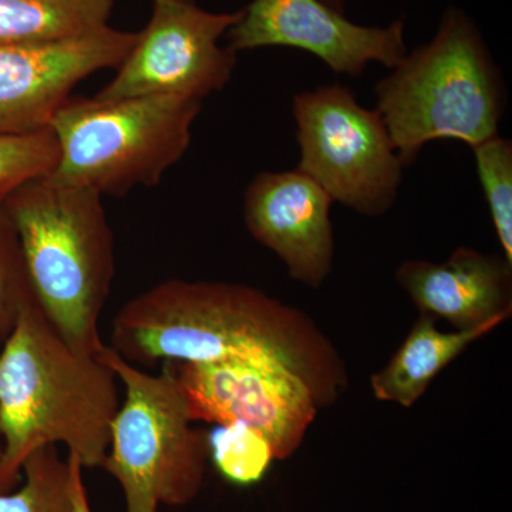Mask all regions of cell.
Wrapping results in <instances>:
<instances>
[{
	"instance_id": "cell-1",
	"label": "cell",
	"mask_w": 512,
	"mask_h": 512,
	"mask_svg": "<svg viewBox=\"0 0 512 512\" xmlns=\"http://www.w3.org/2000/svg\"><path fill=\"white\" fill-rule=\"evenodd\" d=\"M110 348L136 366L278 363L308 384L319 407L348 387V369L313 319L252 286L161 282L128 301L113 320Z\"/></svg>"
},
{
	"instance_id": "cell-2",
	"label": "cell",
	"mask_w": 512,
	"mask_h": 512,
	"mask_svg": "<svg viewBox=\"0 0 512 512\" xmlns=\"http://www.w3.org/2000/svg\"><path fill=\"white\" fill-rule=\"evenodd\" d=\"M120 404L109 365L72 348L30 303L0 350L3 487L12 490L26 458L45 446L64 444L83 468L103 466Z\"/></svg>"
},
{
	"instance_id": "cell-3",
	"label": "cell",
	"mask_w": 512,
	"mask_h": 512,
	"mask_svg": "<svg viewBox=\"0 0 512 512\" xmlns=\"http://www.w3.org/2000/svg\"><path fill=\"white\" fill-rule=\"evenodd\" d=\"M37 305L72 348L99 355L100 316L116 275L103 197L37 178L2 198Z\"/></svg>"
},
{
	"instance_id": "cell-4",
	"label": "cell",
	"mask_w": 512,
	"mask_h": 512,
	"mask_svg": "<svg viewBox=\"0 0 512 512\" xmlns=\"http://www.w3.org/2000/svg\"><path fill=\"white\" fill-rule=\"evenodd\" d=\"M375 94L404 167L431 141H463L473 148L500 136L504 80L463 9H446L433 39L407 53L376 84Z\"/></svg>"
},
{
	"instance_id": "cell-5",
	"label": "cell",
	"mask_w": 512,
	"mask_h": 512,
	"mask_svg": "<svg viewBox=\"0 0 512 512\" xmlns=\"http://www.w3.org/2000/svg\"><path fill=\"white\" fill-rule=\"evenodd\" d=\"M201 107L174 96L70 97L50 123L59 160L49 177L101 197L154 187L190 148Z\"/></svg>"
},
{
	"instance_id": "cell-6",
	"label": "cell",
	"mask_w": 512,
	"mask_h": 512,
	"mask_svg": "<svg viewBox=\"0 0 512 512\" xmlns=\"http://www.w3.org/2000/svg\"><path fill=\"white\" fill-rule=\"evenodd\" d=\"M99 356L124 387L101 467L123 488L126 511L157 512L161 504L191 503L204 481L210 436L192 427L173 363L151 375L109 345Z\"/></svg>"
},
{
	"instance_id": "cell-7",
	"label": "cell",
	"mask_w": 512,
	"mask_h": 512,
	"mask_svg": "<svg viewBox=\"0 0 512 512\" xmlns=\"http://www.w3.org/2000/svg\"><path fill=\"white\" fill-rule=\"evenodd\" d=\"M298 170L311 177L333 202L380 217L393 207L404 164L379 111L359 104L342 84L293 96Z\"/></svg>"
},
{
	"instance_id": "cell-8",
	"label": "cell",
	"mask_w": 512,
	"mask_h": 512,
	"mask_svg": "<svg viewBox=\"0 0 512 512\" xmlns=\"http://www.w3.org/2000/svg\"><path fill=\"white\" fill-rule=\"evenodd\" d=\"M154 12L117 74L97 99L174 96L202 101L231 82L237 53L222 47L239 18L214 13L197 3L154 2Z\"/></svg>"
},
{
	"instance_id": "cell-9",
	"label": "cell",
	"mask_w": 512,
	"mask_h": 512,
	"mask_svg": "<svg viewBox=\"0 0 512 512\" xmlns=\"http://www.w3.org/2000/svg\"><path fill=\"white\" fill-rule=\"evenodd\" d=\"M174 367L192 421L242 424L268 441L275 460L301 447L318 414L308 384L278 363L225 360Z\"/></svg>"
},
{
	"instance_id": "cell-10",
	"label": "cell",
	"mask_w": 512,
	"mask_h": 512,
	"mask_svg": "<svg viewBox=\"0 0 512 512\" xmlns=\"http://www.w3.org/2000/svg\"><path fill=\"white\" fill-rule=\"evenodd\" d=\"M228 30L235 53L292 47L318 57L332 72L360 77L370 63L394 69L407 55L406 20L363 26L322 0H252Z\"/></svg>"
},
{
	"instance_id": "cell-11",
	"label": "cell",
	"mask_w": 512,
	"mask_h": 512,
	"mask_svg": "<svg viewBox=\"0 0 512 512\" xmlns=\"http://www.w3.org/2000/svg\"><path fill=\"white\" fill-rule=\"evenodd\" d=\"M137 33L106 28L52 42L0 45V133L50 127L74 87L93 73L119 67Z\"/></svg>"
},
{
	"instance_id": "cell-12",
	"label": "cell",
	"mask_w": 512,
	"mask_h": 512,
	"mask_svg": "<svg viewBox=\"0 0 512 512\" xmlns=\"http://www.w3.org/2000/svg\"><path fill=\"white\" fill-rule=\"evenodd\" d=\"M332 197L298 168L264 171L244 195V221L252 237L271 249L295 281L318 289L335 256Z\"/></svg>"
},
{
	"instance_id": "cell-13",
	"label": "cell",
	"mask_w": 512,
	"mask_h": 512,
	"mask_svg": "<svg viewBox=\"0 0 512 512\" xmlns=\"http://www.w3.org/2000/svg\"><path fill=\"white\" fill-rule=\"evenodd\" d=\"M420 313L457 330L511 316L512 264L504 256L457 248L444 262L404 261L396 272Z\"/></svg>"
},
{
	"instance_id": "cell-14",
	"label": "cell",
	"mask_w": 512,
	"mask_h": 512,
	"mask_svg": "<svg viewBox=\"0 0 512 512\" xmlns=\"http://www.w3.org/2000/svg\"><path fill=\"white\" fill-rule=\"evenodd\" d=\"M505 319H495L478 328L441 332L436 320L420 313L402 346L390 362L370 379L380 402L412 407L429 389L431 382L476 340L497 329Z\"/></svg>"
},
{
	"instance_id": "cell-15",
	"label": "cell",
	"mask_w": 512,
	"mask_h": 512,
	"mask_svg": "<svg viewBox=\"0 0 512 512\" xmlns=\"http://www.w3.org/2000/svg\"><path fill=\"white\" fill-rule=\"evenodd\" d=\"M113 0H0V45L52 42L106 28Z\"/></svg>"
},
{
	"instance_id": "cell-16",
	"label": "cell",
	"mask_w": 512,
	"mask_h": 512,
	"mask_svg": "<svg viewBox=\"0 0 512 512\" xmlns=\"http://www.w3.org/2000/svg\"><path fill=\"white\" fill-rule=\"evenodd\" d=\"M25 483L0 493V512H73L72 470L57 446H45L26 458Z\"/></svg>"
},
{
	"instance_id": "cell-17",
	"label": "cell",
	"mask_w": 512,
	"mask_h": 512,
	"mask_svg": "<svg viewBox=\"0 0 512 512\" xmlns=\"http://www.w3.org/2000/svg\"><path fill=\"white\" fill-rule=\"evenodd\" d=\"M504 258L512 264V144L497 136L471 148Z\"/></svg>"
},
{
	"instance_id": "cell-18",
	"label": "cell",
	"mask_w": 512,
	"mask_h": 512,
	"mask_svg": "<svg viewBox=\"0 0 512 512\" xmlns=\"http://www.w3.org/2000/svg\"><path fill=\"white\" fill-rule=\"evenodd\" d=\"M210 436V457L231 483H258L275 460L268 441L242 424L220 426Z\"/></svg>"
},
{
	"instance_id": "cell-19",
	"label": "cell",
	"mask_w": 512,
	"mask_h": 512,
	"mask_svg": "<svg viewBox=\"0 0 512 512\" xmlns=\"http://www.w3.org/2000/svg\"><path fill=\"white\" fill-rule=\"evenodd\" d=\"M57 160L59 144L50 127L25 134L0 133V198L52 174Z\"/></svg>"
},
{
	"instance_id": "cell-20",
	"label": "cell",
	"mask_w": 512,
	"mask_h": 512,
	"mask_svg": "<svg viewBox=\"0 0 512 512\" xmlns=\"http://www.w3.org/2000/svg\"><path fill=\"white\" fill-rule=\"evenodd\" d=\"M35 302L18 235L0 198V346L12 333L23 309Z\"/></svg>"
},
{
	"instance_id": "cell-21",
	"label": "cell",
	"mask_w": 512,
	"mask_h": 512,
	"mask_svg": "<svg viewBox=\"0 0 512 512\" xmlns=\"http://www.w3.org/2000/svg\"><path fill=\"white\" fill-rule=\"evenodd\" d=\"M72 470V498H73V512H92L90 508L89 498H87L86 487L83 481V466L79 458L69 454L67 457Z\"/></svg>"
},
{
	"instance_id": "cell-22",
	"label": "cell",
	"mask_w": 512,
	"mask_h": 512,
	"mask_svg": "<svg viewBox=\"0 0 512 512\" xmlns=\"http://www.w3.org/2000/svg\"><path fill=\"white\" fill-rule=\"evenodd\" d=\"M323 3L330 6V8L338 10L340 13H345L346 0H322Z\"/></svg>"
},
{
	"instance_id": "cell-23",
	"label": "cell",
	"mask_w": 512,
	"mask_h": 512,
	"mask_svg": "<svg viewBox=\"0 0 512 512\" xmlns=\"http://www.w3.org/2000/svg\"><path fill=\"white\" fill-rule=\"evenodd\" d=\"M154 2H183V3H197V0H154Z\"/></svg>"
},
{
	"instance_id": "cell-24",
	"label": "cell",
	"mask_w": 512,
	"mask_h": 512,
	"mask_svg": "<svg viewBox=\"0 0 512 512\" xmlns=\"http://www.w3.org/2000/svg\"><path fill=\"white\" fill-rule=\"evenodd\" d=\"M0 464H2V444H0ZM0 493H6V488L3 487L2 480H0Z\"/></svg>"
}]
</instances>
